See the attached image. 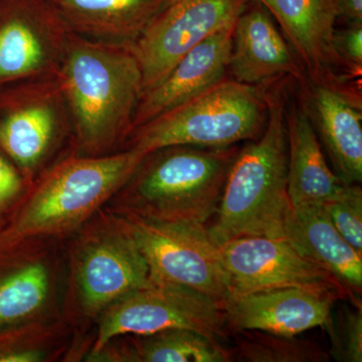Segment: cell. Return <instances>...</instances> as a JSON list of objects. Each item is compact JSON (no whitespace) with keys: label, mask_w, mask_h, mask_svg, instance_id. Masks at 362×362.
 I'll return each mask as SVG.
<instances>
[{"label":"cell","mask_w":362,"mask_h":362,"mask_svg":"<svg viewBox=\"0 0 362 362\" xmlns=\"http://www.w3.org/2000/svg\"><path fill=\"white\" fill-rule=\"evenodd\" d=\"M278 78L265 85L268 120L258 139L238 151L216 214L207 228L220 247L245 237L282 239L291 204L287 192L288 140L286 128L287 82Z\"/></svg>","instance_id":"6da1fadb"},{"label":"cell","mask_w":362,"mask_h":362,"mask_svg":"<svg viewBox=\"0 0 362 362\" xmlns=\"http://www.w3.org/2000/svg\"><path fill=\"white\" fill-rule=\"evenodd\" d=\"M59 80L78 146L104 156L129 136L142 75L132 47L71 33Z\"/></svg>","instance_id":"7a4b0ae2"},{"label":"cell","mask_w":362,"mask_h":362,"mask_svg":"<svg viewBox=\"0 0 362 362\" xmlns=\"http://www.w3.org/2000/svg\"><path fill=\"white\" fill-rule=\"evenodd\" d=\"M239 149L175 145L150 152L119 190V211L206 226L218 211Z\"/></svg>","instance_id":"3957f363"},{"label":"cell","mask_w":362,"mask_h":362,"mask_svg":"<svg viewBox=\"0 0 362 362\" xmlns=\"http://www.w3.org/2000/svg\"><path fill=\"white\" fill-rule=\"evenodd\" d=\"M146 154L74 156L35 182L6 238L9 243L73 232L124 187Z\"/></svg>","instance_id":"277c9868"},{"label":"cell","mask_w":362,"mask_h":362,"mask_svg":"<svg viewBox=\"0 0 362 362\" xmlns=\"http://www.w3.org/2000/svg\"><path fill=\"white\" fill-rule=\"evenodd\" d=\"M268 120L265 85L233 78L156 117L130 133L127 149L144 154L175 145L226 147L258 139Z\"/></svg>","instance_id":"5b68a950"},{"label":"cell","mask_w":362,"mask_h":362,"mask_svg":"<svg viewBox=\"0 0 362 362\" xmlns=\"http://www.w3.org/2000/svg\"><path fill=\"white\" fill-rule=\"evenodd\" d=\"M118 216L146 259L151 281L190 288L223 303L228 280L220 250L206 226L157 221L124 211Z\"/></svg>","instance_id":"8992f818"},{"label":"cell","mask_w":362,"mask_h":362,"mask_svg":"<svg viewBox=\"0 0 362 362\" xmlns=\"http://www.w3.org/2000/svg\"><path fill=\"white\" fill-rule=\"evenodd\" d=\"M101 315L90 357L124 335H146L183 328L223 341L228 333L223 308L218 301L171 283L152 281L146 287L119 299Z\"/></svg>","instance_id":"52a82bcc"},{"label":"cell","mask_w":362,"mask_h":362,"mask_svg":"<svg viewBox=\"0 0 362 362\" xmlns=\"http://www.w3.org/2000/svg\"><path fill=\"white\" fill-rule=\"evenodd\" d=\"M218 250L228 280V295L298 288L334 301L349 298L334 276L304 258L287 240L270 237L239 238L221 245Z\"/></svg>","instance_id":"ba28073f"},{"label":"cell","mask_w":362,"mask_h":362,"mask_svg":"<svg viewBox=\"0 0 362 362\" xmlns=\"http://www.w3.org/2000/svg\"><path fill=\"white\" fill-rule=\"evenodd\" d=\"M251 1L171 0L132 47L141 70V95L159 84L195 45L235 23Z\"/></svg>","instance_id":"9c48e42d"},{"label":"cell","mask_w":362,"mask_h":362,"mask_svg":"<svg viewBox=\"0 0 362 362\" xmlns=\"http://www.w3.org/2000/svg\"><path fill=\"white\" fill-rule=\"evenodd\" d=\"M71 33L52 0H6L0 8V83L58 77Z\"/></svg>","instance_id":"30bf717a"},{"label":"cell","mask_w":362,"mask_h":362,"mask_svg":"<svg viewBox=\"0 0 362 362\" xmlns=\"http://www.w3.org/2000/svg\"><path fill=\"white\" fill-rule=\"evenodd\" d=\"M74 282L83 312L90 317L151 284L148 264L119 216L95 230L78 250Z\"/></svg>","instance_id":"8fae6325"},{"label":"cell","mask_w":362,"mask_h":362,"mask_svg":"<svg viewBox=\"0 0 362 362\" xmlns=\"http://www.w3.org/2000/svg\"><path fill=\"white\" fill-rule=\"evenodd\" d=\"M277 20L295 56L313 84L361 93L345 77L332 49L337 9L334 0H257Z\"/></svg>","instance_id":"7c38bea8"},{"label":"cell","mask_w":362,"mask_h":362,"mask_svg":"<svg viewBox=\"0 0 362 362\" xmlns=\"http://www.w3.org/2000/svg\"><path fill=\"white\" fill-rule=\"evenodd\" d=\"M70 117L58 77L33 81L23 100L0 119V147L23 171L44 161Z\"/></svg>","instance_id":"4fadbf2b"},{"label":"cell","mask_w":362,"mask_h":362,"mask_svg":"<svg viewBox=\"0 0 362 362\" xmlns=\"http://www.w3.org/2000/svg\"><path fill=\"white\" fill-rule=\"evenodd\" d=\"M337 301L298 288L228 295L221 303L226 327L259 330L297 337L312 328L324 327Z\"/></svg>","instance_id":"5bb4252c"},{"label":"cell","mask_w":362,"mask_h":362,"mask_svg":"<svg viewBox=\"0 0 362 362\" xmlns=\"http://www.w3.org/2000/svg\"><path fill=\"white\" fill-rule=\"evenodd\" d=\"M252 0L240 13L233 33L228 71L233 80L264 86L281 78L301 82L306 75L292 47L279 33L270 13Z\"/></svg>","instance_id":"9a60e30c"},{"label":"cell","mask_w":362,"mask_h":362,"mask_svg":"<svg viewBox=\"0 0 362 362\" xmlns=\"http://www.w3.org/2000/svg\"><path fill=\"white\" fill-rule=\"evenodd\" d=\"M235 23L221 28L195 45L159 84L141 95L136 107L131 132L226 78Z\"/></svg>","instance_id":"2e32d148"},{"label":"cell","mask_w":362,"mask_h":362,"mask_svg":"<svg viewBox=\"0 0 362 362\" xmlns=\"http://www.w3.org/2000/svg\"><path fill=\"white\" fill-rule=\"evenodd\" d=\"M299 84L314 129L334 173L347 185L361 183V94L313 84L306 78Z\"/></svg>","instance_id":"e0dca14e"},{"label":"cell","mask_w":362,"mask_h":362,"mask_svg":"<svg viewBox=\"0 0 362 362\" xmlns=\"http://www.w3.org/2000/svg\"><path fill=\"white\" fill-rule=\"evenodd\" d=\"M287 192L291 206H322L337 199L347 183L330 168L302 94L287 88Z\"/></svg>","instance_id":"ac0fdd59"},{"label":"cell","mask_w":362,"mask_h":362,"mask_svg":"<svg viewBox=\"0 0 362 362\" xmlns=\"http://www.w3.org/2000/svg\"><path fill=\"white\" fill-rule=\"evenodd\" d=\"M282 239L304 258L329 272L343 286L351 304L361 307L362 254L343 239L323 206L292 207Z\"/></svg>","instance_id":"d6986e66"},{"label":"cell","mask_w":362,"mask_h":362,"mask_svg":"<svg viewBox=\"0 0 362 362\" xmlns=\"http://www.w3.org/2000/svg\"><path fill=\"white\" fill-rule=\"evenodd\" d=\"M69 28L86 39L133 47L171 0H52Z\"/></svg>","instance_id":"ffe728a7"},{"label":"cell","mask_w":362,"mask_h":362,"mask_svg":"<svg viewBox=\"0 0 362 362\" xmlns=\"http://www.w3.org/2000/svg\"><path fill=\"white\" fill-rule=\"evenodd\" d=\"M117 349L107 344L90 361L123 362H230L232 350L220 340L183 328L133 335Z\"/></svg>","instance_id":"44dd1931"},{"label":"cell","mask_w":362,"mask_h":362,"mask_svg":"<svg viewBox=\"0 0 362 362\" xmlns=\"http://www.w3.org/2000/svg\"><path fill=\"white\" fill-rule=\"evenodd\" d=\"M49 290V269L39 261L25 264L1 279L0 325L35 318L47 303Z\"/></svg>","instance_id":"7402d4cb"},{"label":"cell","mask_w":362,"mask_h":362,"mask_svg":"<svg viewBox=\"0 0 362 362\" xmlns=\"http://www.w3.org/2000/svg\"><path fill=\"white\" fill-rule=\"evenodd\" d=\"M233 358L247 362H326L330 354L320 345L296 337L259 330H233Z\"/></svg>","instance_id":"603a6c76"},{"label":"cell","mask_w":362,"mask_h":362,"mask_svg":"<svg viewBox=\"0 0 362 362\" xmlns=\"http://www.w3.org/2000/svg\"><path fill=\"white\" fill-rule=\"evenodd\" d=\"M352 305V304H351ZM341 305L324 328L330 337V356L340 362L362 361V308Z\"/></svg>","instance_id":"cb8c5ba5"},{"label":"cell","mask_w":362,"mask_h":362,"mask_svg":"<svg viewBox=\"0 0 362 362\" xmlns=\"http://www.w3.org/2000/svg\"><path fill=\"white\" fill-rule=\"evenodd\" d=\"M324 211L343 239L362 254V190L349 185L337 199L323 204Z\"/></svg>","instance_id":"d4e9b609"},{"label":"cell","mask_w":362,"mask_h":362,"mask_svg":"<svg viewBox=\"0 0 362 362\" xmlns=\"http://www.w3.org/2000/svg\"><path fill=\"white\" fill-rule=\"evenodd\" d=\"M332 49L345 77L357 82L362 75V23L335 30Z\"/></svg>","instance_id":"484cf974"},{"label":"cell","mask_w":362,"mask_h":362,"mask_svg":"<svg viewBox=\"0 0 362 362\" xmlns=\"http://www.w3.org/2000/svg\"><path fill=\"white\" fill-rule=\"evenodd\" d=\"M21 187V176L4 157L0 156V206L20 194Z\"/></svg>","instance_id":"4316f807"},{"label":"cell","mask_w":362,"mask_h":362,"mask_svg":"<svg viewBox=\"0 0 362 362\" xmlns=\"http://www.w3.org/2000/svg\"><path fill=\"white\" fill-rule=\"evenodd\" d=\"M337 9V20L347 25L362 23V0H334Z\"/></svg>","instance_id":"83f0119b"}]
</instances>
